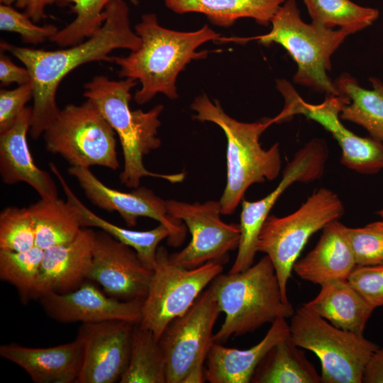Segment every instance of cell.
<instances>
[{
	"label": "cell",
	"mask_w": 383,
	"mask_h": 383,
	"mask_svg": "<svg viewBox=\"0 0 383 383\" xmlns=\"http://www.w3.org/2000/svg\"><path fill=\"white\" fill-rule=\"evenodd\" d=\"M343 227L338 220L327 224L314 248L296 261L293 270L301 279L320 286L348 279L357 265Z\"/></svg>",
	"instance_id": "23"
},
{
	"label": "cell",
	"mask_w": 383,
	"mask_h": 383,
	"mask_svg": "<svg viewBox=\"0 0 383 383\" xmlns=\"http://www.w3.org/2000/svg\"><path fill=\"white\" fill-rule=\"evenodd\" d=\"M35 230V246L45 250L73 240L84 228L79 209L58 197L40 198L28 206Z\"/></svg>",
	"instance_id": "27"
},
{
	"label": "cell",
	"mask_w": 383,
	"mask_h": 383,
	"mask_svg": "<svg viewBox=\"0 0 383 383\" xmlns=\"http://www.w3.org/2000/svg\"><path fill=\"white\" fill-rule=\"evenodd\" d=\"M287 318H277L265 337L254 346L240 350L214 342L206 358L204 374L211 383H248L256 368L270 350L279 340L290 335Z\"/></svg>",
	"instance_id": "22"
},
{
	"label": "cell",
	"mask_w": 383,
	"mask_h": 383,
	"mask_svg": "<svg viewBox=\"0 0 383 383\" xmlns=\"http://www.w3.org/2000/svg\"><path fill=\"white\" fill-rule=\"evenodd\" d=\"M290 336L318 357L323 383H361L371 356L379 348L363 335L338 328L299 306L291 317Z\"/></svg>",
	"instance_id": "8"
},
{
	"label": "cell",
	"mask_w": 383,
	"mask_h": 383,
	"mask_svg": "<svg viewBox=\"0 0 383 383\" xmlns=\"http://www.w3.org/2000/svg\"><path fill=\"white\" fill-rule=\"evenodd\" d=\"M152 274L132 248L104 231L95 232L88 279L100 284L108 296L123 301H143Z\"/></svg>",
	"instance_id": "17"
},
{
	"label": "cell",
	"mask_w": 383,
	"mask_h": 383,
	"mask_svg": "<svg viewBox=\"0 0 383 383\" xmlns=\"http://www.w3.org/2000/svg\"><path fill=\"white\" fill-rule=\"evenodd\" d=\"M0 29L19 34L23 42L37 45L50 39L58 31L53 24L38 26L24 13L11 5H0Z\"/></svg>",
	"instance_id": "36"
},
{
	"label": "cell",
	"mask_w": 383,
	"mask_h": 383,
	"mask_svg": "<svg viewBox=\"0 0 383 383\" xmlns=\"http://www.w3.org/2000/svg\"><path fill=\"white\" fill-rule=\"evenodd\" d=\"M312 23L332 28L362 30L378 18V9L360 6L350 0H304Z\"/></svg>",
	"instance_id": "31"
},
{
	"label": "cell",
	"mask_w": 383,
	"mask_h": 383,
	"mask_svg": "<svg viewBox=\"0 0 383 383\" xmlns=\"http://www.w3.org/2000/svg\"><path fill=\"white\" fill-rule=\"evenodd\" d=\"M344 211L338 194L321 188L292 213L267 216L258 235L257 251L270 258L284 298L288 299L287 285L294 265L310 237L329 223L339 220Z\"/></svg>",
	"instance_id": "7"
},
{
	"label": "cell",
	"mask_w": 383,
	"mask_h": 383,
	"mask_svg": "<svg viewBox=\"0 0 383 383\" xmlns=\"http://www.w3.org/2000/svg\"><path fill=\"white\" fill-rule=\"evenodd\" d=\"M135 30L141 40L139 48L131 51L127 57L113 56L112 62L118 65L119 77L141 84L134 96L140 105L150 101L158 93L170 99H177L178 74L192 60L207 57L209 51H196L199 47L221 37L207 25L192 32L164 28L152 13L143 14Z\"/></svg>",
	"instance_id": "2"
},
{
	"label": "cell",
	"mask_w": 383,
	"mask_h": 383,
	"mask_svg": "<svg viewBox=\"0 0 383 383\" xmlns=\"http://www.w3.org/2000/svg\"><path fill=\"white\" fill-rule=\"evenodd\" d=\"M68 172L77 180L92 204L109 212H118L128 227L135 226L140 217L150 218L168 228L169 245L178 247L184 242L187 229L182 221L170 216L167 201L150 189L138 187L124 192L105 185L89 168L71 166Z\"/></svg>",
	"instance_id": "15"
},
{
	"label": "cell",
	"mask_w": 383,
	"mask_h": 383,
	"mask_svg": "<svg viewBox=\"0 0 383 383\" xmlns=\"http://www.w3.org/2000/svg\"><path fill=\"white\" fill-rule=\"evenodd\" d=\"M33 97L32 82L11 90H0V133L11 128L26 107V104Z\"/></svg>",
	"instance_id": "38"
},
{
	"label": "cell",
	"mask_w": 383,
	"mask_h": 383,
	"mask_svg": "<svg viewBox=\"0 0 383 383\" xmlns=\"http://www.w3.org/2000/svg\"><path fill=\"white\" fill-rule=\"evenodd\" d=\"M371 89L360 86L357 81L343 74L335 82L339 95L348 98L340 118L363 127L370 137L383 142V82L371 77Z\"/></svg>",
	"instance_id": "28"
},
{
	"label": "cell",
	"mask_w": 383,
	"mask_h": 383,
	"mask_svg": "<svg viewBox=\"0 0 383 383\" xmlns=\"http://www.w3.org/2000/svg\"><path fill=\"white\" fill-rule=\"evenodd\" d=\"M285 1L165 0V3L176 13H201L217 26L229 27L241 18H251L261 25L268 26Z\"/></svg>",
	"instance_id": "25"
},
{
	"label": "cell",
	"mask_w": 383,
	"mask_h": 383,
	"mask_svg": "<svg viewBox=\"0 0 383 383\" xmlns=\"http://www.w3.org/2000/svg\"><path fill=\"white\" fill-rule=\"evenodd\" d=\"M165 357L154 333L134 325L128 365L121 383H166Z\"/></svg>",
	"instance_id": "30"
},
{
	"label": "cell",
	"mask_w": 383,
	"mask_h": 383,
	"mask_svg": "<svg viewBox=\"0 0 383 383\" xmlns=\"http://www.w3.org/2000/svg\"><path fill=\"white\" fill-rule=\"evenodd\" d=\"M0 81L3 86H9L12 83L23 85L32 82L28 69L17 66L9 56L2 52L0 55Z\"/></svg>",
	"instance_id": "40"
},
{
	"label": "cell",
	"mask_w": 383,
	"mask_h": 383,
	"mask_svg": "<svg viewBox=\"0 0 383 383\" xmlns=\"http://www.w3.org/2000/svg\"><path fill=\"white\" fill-rule=\"evenodd\" d=\"M39 300L50 318L63 323L121 320L135 324L141 320L143 301H123L105 295L90 282L67 293L46 294Z\"/></svg>",
	"instance_id": "18"
},
{
	"label": "cell",
	"mask_w": 383,
	"mask_h": 383,
	"mask_svg": "<svg viewBox=\"0 0 383 383\" xmlns=\"http://www.w3.org/2000/svg\"><path fill=\"white\" fill-rule=\"evenodd\" d=\"M166 201L167 213L184 221L192 235L187 247L170 255L174 263L185 268H194L211 261L223 263L230 251L238 249L240 226L221 220L219 201L193 204L174 199Z\"/></svg>",
	"instance_id": "13"
},
{
	"label": "cell",
	"mask_w": 383,
	"mask_h": 383,
	"mask_svg": "<svg viewBox=\"0 0 383 383\" xmlns=\"http://www.w3.org/2000/svg\"><path fill=\"white\" fill-rule=\"evenodd\" d=\"M31 116L32 108L26 107L13 126L0 133V175L6 184L24 182L40 198H56L55 182L48 172L37 167L28 148L27 134Z\"/></svg>",
	"instance_id": "20"
},
{
	"label": "cell",
	"mask_w": 383,
	"mask_h": 383,
	"mask_svg": "<svg viewBox=\"0 0 383 383\" xmlns=\"http://www.w3.org/2000/svg\"><path fill=\"white\" fill-rule=\"evenodd\" d=\"M52 172L59 180L67 200L73 203L80 211L82 225L86 227L100 228L122 243L130 246L136 252L143 264L149 270H153L159 243L168 238L170 231L163 224L148 231H134L115 225L89 210L77 197L70 189L63 176L53 162L49 163Z\"/></svg>",
	"instance_id": "26"
},
{
	"label": "cell",
	"mask_w": 383,
	"mask_h": 383,
	"mask_svg": "<svg viewBox=\"0 0 383 383\" xmlns=\"http://www.w3.org/2000/svg\"><path fill=\"white\" fill-rule=\"evenodd\" d=\"M362 382L383 383V347L372 354L365 367Z\"/></svg>",
	"instance_id": "41"
},
{
	"label": "cell",
	"mask_w": 383,
	"mask_h": 383,
	"mask_svg": "<svg viewBox=\"0 0 383 383\" xmlns=\"http://www.w3.org/2000/svg\"><path fill=\"white\" fill-rule=\"evenodd\" d=\"M303 305L334 326L359 335L374 310L348 279L321 285L318 294Z\"/></svg>",
	"instance_id": "24"
},
{
	"label": "cell",
	"mask_w": 383,
	"mask_h": 383,
	"mask_svg": "<svg viewBox=\"0 0 383 383\" xmlns=\"http://www.w3.org/2000/svg\"><path fill=\"white\" fill-rule=\"evenodd\" d=\"M106 19L92 36L68 48L45 50L18 47L5 41L1 48L11 53L28 69L33 86L29 133L38 139L57 118L56 92L62 80L75 68L90 62H112L116 49L138 50L140 38L131 27L129 8L124 0H113L105 9Z\"/></svg>",
	"instance_id": "1"
},
{
	"label": "cell",
	"mask_w": 383,
	"mask_h": 383,
	"mask_svg": "<svg viewBox=\"0 0 383 383\" xmlns=\"http://www.w3.org/2000/svg\"><path fill=\"white\" fill-rule=\"evenodd\" d=\"M113 0H70L74 5L72 12L75 18L64 28L58 30L50 40L55 44L67 47L77 45L95 34L103 26L105 9Z\"/></svg>",
	"instance_id": "33"
},
{
	"label": "cell",
	"mask_w": 383,
	"mask_h": 383,
	"mask_svg": "<svg viewBox=\"0 0 383 383\" xmlns=\"http://www.w3.org/2000/svg\"><path fill=\"white\" fill-rule=\"evenodd\" d=\"M221 313L209 287L166 327L158 339L166 364V383L205 382L204 363L214 343L213 330Z\"/></svg>",
	"instance_id": "11"
},
{
	"label": "cell",
	"mask_w": 383,
	"mask_h": 383,
	"mask_svg": "<svg viewBox=\"0 0 383 383\" xmlns=\"http://www.w3.org/2000/svg\"><path fill=\"white\" fill-rule=\"evenodd\" d=\"M134 325L121 320L82 323L76 337L82 349L76 383L120 382L129 362Z\"/></svg>",
	"instance_id": "16"
},
{
	"label": "cell",
	"mask_w": 383,
	"mask_h": 383,
	"mask_svg": "<svg viewBox=\"0 0 383 383\" xmlns=\"http://www.w3.org/2000/svg\"><path fill=\"white\" fill-rule=\"evenodd\" d=\"M131 1L132 4H138V0H130Z\"/></svg>",
	"instance_id": "43"
},
{
	"label": "cell",
	"mask_w": 383,
	"mask_h": 383,
	"mask_svg": "<svg viewBox=\"0 0 383 383\" xmlns=\"http://www.w3.org/2000/svg\"><path fill=\"white\" fill-rule=\"evenodd\" d=\"M94 239L95 232L83 228L73 240L44 250L33 299L72 292L88 279Z\"/></svg>",
	"instance_id": "19"
},
{
	"label": "cell",
	"mask_w": 383,
	"mask_h": 383,
	"mask_svg": "<svg viewBox=\"0 0 383 383\" xmlns=\"http://www.w3.org/2000/svg\"><path fill=\"white\" fill-rule=\"evenodd\" d=\"M115 131L90 99L70 104L44 132L49 152L62 156L71 166L119 167Z\"/></svg>",
	"instance_id": "9"
},
{
	"label": "cell",
	"mask_w": 383,
	"mask_h": 383,
	"mask_svg": "<svg viewBox=\"0 0 383 383\" xmlns=\"http://www.w3.org/2000/svg\"><path fill=\"white\" fill-rule=\"evenodd\" d=\"M43 255L37 246L21 252L0 249V278L15 287L24 304L33 299Z\"/></svg>",
	"instance_id": "32"
},
{
	"label": "cell",
	"mask_w": 383,
	"mask_h": 383,
	"mask_svg": "<svg viewBox=\"0 0 383 383\" xmlns=\"http://www.w3.org/2000/svg\"><path fill=\"white\" fill-rule=\"evenodd\" d=\"M209 287L225 314L224 321L213 336L216 343L252 332L277 318H291L294 313L293 306L282 293L267 255L243 272L221 273Z\"/></svg>",
	"instance_id": "5"
},
{
	"label": "cell",
	"mask_w": 383,
	"mask_h": 383,
	"mask_svg": "<svg viewBox=\"0 0 383 383\" xmlns=\"http://www.w3.org/2000/svg\"><path fill=\"white\" fill-rule=\"evenodd\" d=\"M348 280L372 307L383 306V265L356 266Z\"/></svg>",
	"instance_id": "37"
},
{
	"label": "cell",
	"mask_w": 383,
	"mask_h": 383,
	"mask_svg": "<svg viewBox=\"0 0 383 383\" xmlns=\"http://www.w3.org/2000/svg\"><path fill=\"white\" fill-rule=\"evenodd\" d=\"M343 231L357 266L383 265V219Z\"/></svg>",
	"instance_id": "35"
},
{
	"label": "cell",
	"mask_w": 383,
	"mask_h": 383,
	"mask_svg": "<svg viewBox=\"0 0 383 383\" xmlns=\"http://www.w3.org/2000/svg\"><path fill=\"white\" fill-rule=\"evenodd\" d=\"M193 118L218 126L227 140V182L219 200L221 213L232 214L253 184L274 179L281 170V155L277 143L262 148L260 138L272 124V118L253 123L241 122L228 116L218 101L206 94L197 96L191 105Z\"/></svg>",
	"instance_id": "4"
},
{
	"label": "cell",
	"mask_w": 383,
	"mask_h": 383,
	"mask_svg": "<svg viewBox=\"0 0 383 383\" xmlns=\"http://www.w3.org/2000/svg\"><path fill=\"white\" fill-rule=\"evenodd\" d=\"M1 4L15 5L23 10L34 23H38L47 18L45 9L47 6L57 5L64 7L69 5L70 0H0Z\"/></svg>",
	"instance_id": "39"
},
{
	"label": "cell",
	"mask_w": 383,
	"mask_h": 383,
	"mask_svg": "<svg viewBox=\"0 0 383 383\" xmlns=\"http://www.w3.org/2000/svg\"><path fill=\"white\" fill-rule=\"evenodd\" d=\"M277 88L284 99L283 110L273 123L303 115L316 121L330 132L341 148L340 162L350 170L362 174H374L383 169V142L372 137H360L348 129L340 121L343 107L349 102L344 96H327L321 104L305 101L287 81L277 82Z\"/></svg>",
	"instance_id": "12"
},
{
	"label": "cell",
	"mask_w": 383,
	"mask_h": 383,
	"mask_svg": "<svg viewBox=\"0 0 383 383\" xmlns=\"http://www.w3.org/2000/svg\"><path fill=\"white\" fill-rule=\"evenodd\" d=\"M272 29L265 35L252 38H223L218 41L243 42L257 40L260 43H277L292 57L297 65L294 76L296 84L311 87L327 96H340L328 72L331 57L352 31L333 30L303 21L296 0H287L271 21Z\"/></svg>",
	"instance_id": "6"
},
{
	"label": "cell",
	"mask_w": 383,
	"mask_h": 383,
	"mask_svg": "<svg viewBox=\"0 0 383 383\" xmlns=\"http://www.w3.org/2000/svg\"><path fill=\"white\" fill-rule=\"evenodd\" d=\"M0 356L22 368L35 383H76L82 349L72 342L48 348H30L15 343L0 346Z\"/></svg>",
	"instance_id": "21"
},
{
	"label": "cell",
	"mask_w": 383,
	"mask_h": 383,
	"mask_svg": "<svg viewBox=\"0 0 383 383\" xmlns=\"http://www.w3.org/2000/svg\"><path fill=\"white\" fill-rule=\"evenodd\" d=\"M35 246V230L28 207L9 206L0 213V249L21 252Z\"/></svg>",
	"instance_id": "34"
},
{
	"label": "cell",
	"mask_w": 383,
	"mask_h": 383,
	"mask_svg": "<svg viewBox=\"0 0 383 383\" xmlns=\"http://www.w3.org/2000/svg\"><path fill=\"white\" fill-rule=\"evenodd\" d=\"M378 214L380 216V217L383 219V209L379 211Z\"/></svg>",
	"instance_id": "42"
},
{
	"label": "cell",
	"mask_w": 383,
	"mask_h": 383,
	"mask_svg": "<svg viewBox=\"0 0 383 383\" xmlns=\"http://www.w3.org/2000/svg\"><path fill=\"white\" fill-rule=\"evenodd\" d=\"M251 382L256 383H320L313 365L288 336L277 343L255 370Z\"/></svg>",
	"instance_id": "29"
},
{
	"label": "cell",
	"mask_w": 383,
	"mask_h": 383,
	"mask_svg": "<svg viewBox=\"0 0 383 383\" xmlns=\"http://www.w3.org/2000/svg\"><path fill=\"white\" fill-rule=\"evenodd\" d=\"M328 157V149L325 141L313 139L296 152L273 191L257 201L243 199L239 223L240 240L235 260L228 273L243 272L253 265L257 252L258 235L277 199L295 182H310L321 178Z\"/></svg>",
	"instance_id": "14"
},
{
	"label": "cell",
	"mask_w": 383,
	"mask_h": 383,
	"mask_svg": "<svg viewBox=\"0 0 383 383\" xmlns=\"http://www.w3.org/2000/svg\"><path fill=\"white\" fill-rule=\"evenodd\" d=\"M222 271V262L214 261L183 267L171 260L164 246L158 247L139 324L158 340L170 322L186 313Z\"/></svg>",
	"instance_id": "10"
},
{
	"label": "cell",
	"mask_w": 383,
	"mask_h": 383,
	"mask_svg": "<svg viewBox=\"0 0 383 383\" xmlns=\"http://www.w3.org/2000/svg\"><path fill=\"white\" fill-rule=\"evenodd\" d=\"M138 81L126 78L119 81L98 75L84 86V96L93 101L105 119L118 135L123 155V169L120 174L122 184L130 188L140 187L145 177H158L171 183H177L185 178L184 172L158 174L148 171L143 158L161 145L157 136L161 125L159 116L163 110L161 104L148 111L131 110V90Z\"/></svg>",
	"instance_id": "3"
}]
</instances>
